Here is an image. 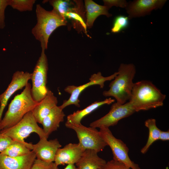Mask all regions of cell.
Wrapping results in <instances>:
<instances>
[{"label":"cell","mask_w":169,"mask_h":169,"mask_svg":"<svg viewBox=\"0 0 169 169\" xmlns=\"http://www.w3.org/2000/svg\"><path fill=\"white\" fill-rule=\"evenodd\" d=\"M58 100L51 90H48L45 97L34 107L32 111L37 123L41 124L43 119L51 110L57 106Z\"/></svg>","instance_id":"16"},{"label":"cell","mask_w":169,"mask_h":169,"mask_svg":"<svg viewBox=\"0 0 169 169\" xmlns=\"http://www.w3.org/2000/svg\"><path fill=\"white\" fill-rule=\"evenodd\" d=\"M31 73L28 72L17 71L13 74L12 79L6 90L0 95V122L4 110L8 100L17 90L25 87L30 79Z\"/></svg>","instance_id":"11"},{"label":"cell","mask_w":169,"mask_h":169,"mask_svg":"<svg viewBox=\"0 0 169 169\" xmlns=\"http://www.w3.org/2000/svg\"><path fill=\"white\" fill-rule=\"evenodd\" d=\"M28 83L23 91L15 95L0 122V131L11 127L18 122L25 114L32 111L38 103L34 100Z\"/></svg>","instance_id":"2"},{"label":"cell","mask_w":169,"mask_h":169,"mask_svg":"<svg viewBox=\"0 0 169 169\" xmlns=\"http://www.w3.org/2000/svg\"><path fill=\"white\" fill-rule=\"evenodd\" d=\"M145 125L148 129L149 132L146 143L141 151L142 154L146 153L151 145L155 141L159 140L161 131L156 126V120L154 119L151 118L145 121Z\"/></svg>","instance_id":"22"},{"label":"cell","mask_w":169,"mask_h":169,"mask_svg":"<svg viewBox=\"0 0 169 169\" xmlns=\"http://www.w3.org/2000/svg\"><path fill=\"white\" fill-rule=\"evenodd\" d=\"M64 169H77V168L74 164H70L67 165Z\"/></svg>","instance_id":"33"},{"label":"cell","mask_w":169,"mask_h":169,"mask_svg":"<svg viewBox=\"0 0 169 169\" xmlns=\"http://www.w3.org/2000/svg\"><path fill=\"white\" fill-rule=\"evenodd\" d=\"M61 147L57 139L49 141L46 139H40L37 143L33 144L32 150L35 153L37 159L52 162L54 161L58 149Z\"/></svg>","instance_id":"14"},{"label":"cell","mask_w":169,"mask_h":169,"mask_svg":"<svg viewBox=\"0 0 169 169\" xmlns=\"http://www.w3.org/2000/svg\"><path fill=\"white\" fill-rule=\"evenodd\" d=\"M118 72L107 76H102L101 73L99 72L97 74L92 75L89 79L90 81L88 83L79 86L74 85H69L66 87L64 91L70 95L69 98L68 100L64 101L62 104L59 106L63 110L67 106L74 105L76 107H79L80 100L79 97L81 94L86 88L91 85H98L100 87L103 88L104 86V83L107 81L113 79L117 75Z\"/></svg>","instance_id":"9"},{"label":"cell","mask_w":169,"mask_h":169,"mask_svg":"<svg viewBox=\"0 0 169 169\" xmlns=\"http://www.w3.org/2000/svg\"><path fill=\"white\" fill-rule=\"evenodd\" d=\"M129 18L123 15L116 16L114 18L111 32L117 33L127 28L129 25Z\"/></svg>","instance_id":"26"},{"label":"cell","mask_w":169,"mask_h":169,"mask_svg":"<svg viewBox=\"0 0 169 169\" xmlns=\"http://www.w3.org/2000/svg\"><path fill=\"white\" fill-rule=\"evenodd\" d=\"M103 169H130L123 163L113 159L106 162Z\"/></svg>","instance_id":"30"},{"label":"cell","mask_w":169,"mask_h":169,"mask_svg":"<svg viewBox=\"0 0 169 169\" xmlns=\"http://www.w3.org/2000/svg\"><path fill=\"white\" fill-rule=\"evenodd\" d=\"M166 0H137L128 3L126 8L129 19L144 16L153 10L161 8Z\"/></svg>","instance_id":"12"},{"label":"cell","mask_w":169,"mask_h":169,"mask_svg":"<svg viewBox=\"0 0 169 169\" xmlns=\"http://www.w3.org/2000/svg\"><path fill=\"white\" fill-rule=\"evenodd\" d=\"M100 129V135L111 150L113 160L123 163L129 168L141 169L137 164L130 159L129 149L125 143L115 137L109 128L102 127Z\"/></svg>","instance_id":"8"},{"label":"cell","mask_w":169,"mask_h":169,"mask_svg":"<svg viewBox=\"0 0 169 169\" xmlns=\"http://www.w3.org/2000/svg\"><path fill=\"white\" fill-rule=\"evenodd\" d=\"M159 140L162 141H168L169 140V131H161Z\"/></svg>","instance_id":"32"},{"label":"cell","mask_w":169,"mask_h":169,"mask_svg":"<svg viewBox=\"0 0 169 169\" xmlns=\"http://www.w3.org/2000/svg\"><path fill=\"white\" fill-rule=\"evenodd\" d=\"M166 97L151 82L142 80L134 83L129 101L138 112L162 106Z\"/></svg>","instance_id":"1"},{"label":"cell","mask_w":169,"mask_h":169,"mask_svg":"<svg viewBox=\"0 0 169 169\" xmlns=\"http://www.w3.org/2000/svg\"><path fill=\"white\" fill-rule=\"evenodd\" d=\"M30 169H59L54 162H48L36 158Z\"/></svg>","instance_id":"27"},{"label":"cell","mask_w":169,"mask_h":169,"mask_svg":"<svg viewBox=\"0 0 169 169\" xmlns=\"http://www.w3.org/2000/svg\"><path fill=\"white\" fill-rule=\"evenodd\" d=\"M41 55L31 73L30 79L32 82L31 92L33 98L38 103L46 96L48 90L46 86L48 64L45 53V49L43 43L41 42Z\"/></svg>","instance_id":"6"},{"label":"cell","mask_w":169,"mask_h":169,"mask_svg":"<svg viewBox=\"0 0 169 169\" xmlns=\"http://www.w3.org/2000/svg\"><path fill=\"white\" fill-rule=\"evenodd\" d=\"M35 0H9V6L20 12L32 10Z\"/></svg>","instance_id":"25"},{"label":"cell","mask_w":169,"mask_h":169,"mask_svg":"<svg viewBox=\"0 0 169 169\" xmlns=\"http://www.w3.org/2000/svg\"><path fill=\"white\" fill-rule=\"evenodd\" d=\"M85 150L79 143H69L58 149L54 162L58 166L75 164Z\"/></svg>","instance_id":"13"},{"label":"cell","mask_w":169,"mask_h":169,"mask_svg":"<svg viewBox=\"0 0 169 169\" xmlns=\"http://www.w3.org/2000/svg\"><path fill=\"white\" fill-rule=\"evenodd\" d=\"M74 4L69 12L65 15V18L71 20L75 28L81 30L87 33L86 19L84 17V12L83 5L81 1L74 0Z\"/></svg>","instance_id":"19"},{"label":"cell","mask_w":169,"mask_h":169,"mask_svg":"<svg viewBox=\"0 0 169 169\" xmlns=\"http://www.w3.org/2000/svg\"><path fill=\"white\" fill-rule=\"evenodd\" d=\"M65 116L63 110L60 106H56L43 119L41 124L44 133L48 138L52 133L58 130L60 123L64 121Z\"/></svg>","instance_id":"18"},{"label":"cell","mask_w":169,"mask_h":169,"mask_svg":"<svg viewBox=\"0 0 169 169\" xmlns=\"http://www.w3.org/2000/svg\"><path fill=\"white\" fill-rule=\"evenodd\" d=\"M9 0H0V29H3L5 26V10L9 6Z\"/></svg>","instance_id":"28"},{"label":"cell","mask_w":169,"mask_h":169,"mask_svg":"<svg viewBox=\"0 0 169 169\" xmlns=\"http://www.w3.org/2000/svg\"><path fill=\"white\" fill-rule=\"evenodd\" d=\"M104 6L109 9L113 6L121 8H126L128 3L124 0H103Z\"/></svg>","instance_id":"29"},{"label":"cell","mask_w":169,"mask_h":169,"mask_svg":"<svg viewBox=\"0 0 169 169\" xmlns=\"http://www.w3.org/2000/svg\"><path fill=\"white\" fill-rule=\"evenodd\" d=\"M86 12V25L87 28H91L96 18L101 15L109 17L112 14L108 12V8L105 6L100 5L91 0L84 1Z\"/></svg>","instance_id":"20"},{"label":"cell","mask_w":169,"mask_h":169,"mask_svg":"<svg viewBox=\"0 0 169 169\" xmlns=\"http://www.w3.org/2000/svg\"><path fill=\"white\" fill-rule=\"evenodd\" d=\"M49 2L53 9L65 20V14L71 10L74 4V1L73 2L69 0H51Z\"/></svg>","instance_id":"24"},{"label":"cell","mask_w":169,"mask_h":169,"mask_svg":"<svg viewBox=\"0 0 169 169\" xmlns=\"http://www.w3.org/2000/svg\"><path fill=\"white\" fill-rule=\"evenodd\" d=\"M115 100L109 98L102 101L95 102L84 109L78 110L68 115L66 122L74 124L81 123V120L85 116L101 106L105 104L110 105Z\"/></svg>","instance_id":"21"},{"label":"cell","mask_w":169,"mask_h":169,"mask_svg":"<svg viewBox=\"0 0 169 169\" xmlns=\"http://www.w3.org/2000/svg\"><path fill=\"white\" fill-rule=\"evenodd\" d=\"M65 126L75 131L79 141L78 143L85 150H93L98 153L107 146L96 128L86 127L81 123L74 124L67 122Z\"/></svg>","instance_id":"7"},{"label":"cell","mask_w":169,"mask_h":169,"mask_svg":"<svg viewBox=\"0 0 169 169\" xmlns=\"http://www.w3.org/2000/svg\"><path fill=\"white\" fill-rule=\"evenodd\" d=\"M118 72L110 84L109 90L104 91L103 95L105 97H113L117 103L123 104L130 98L136 69L133 64H121Z\"/></svg>","instance_id":"3"},{"label":"cell","mask_w":169,"mask_h":169,"mask_svg":"<svg viewBox=\"0 0 169 169\" xmlns=\"http://www.w3.org/2000/svg\"><path fill=\"white\" fill-rule=\"evenodd\" d=\"M136 112L129 101L123 104L116 102L111 106L109 112L103 117L92 122L90 126L95 128L102 127L108 128L116 125L122 119L128 117Z\"/></svg>","instance_id":"10"},{"label":"cell","mask_w":169,"mask_h":169,"mask_svg":"<svg viewBox=\"0 0 169 169\" xmlns=\"http://www.w3.org/2000/svg\"><path fill=\"white\" fill-rule=\"evenodd\" d=\"M35 12L37 23L31 33L36 40L44 43L46 49L51 34L59 27L66 25L67 20L54 9L47 11L39 4L36 5Z\"/></svg>","instance_id":"4"},{"label":"cell","mask_w":169,"mask_h":169,"mask_svg":"<svg viewBox=\"0 0 169 169\" xmlns=\"http://www.w3.org/2000/svg\"><path fill=\"white\" fill-rule=\"evenodd\" d=\"M13 141L8 136L0 133V153L5 149Z\"/></svg>","instance_id":"31"},{"label":"cell","mask_w":169,"mask_h":169,"mask_svg":"<svg viewBox=\"0 0 169 169\" xmlns=\"http://www.w3.org/2000/svg\"><path fill=\"white\" fill-rule=\"evenodd\" d=\"M36 158L32 150L27 155L17 157L0 153V169H30Z\"/></svg>","instance_id":"15"},{"label":"cell","mask_w":169,"mask_h":169,"mask_svg":"<svg viewBox=\"0 0 169 169\" xmlns=\"http://www.w3.org/2000/svg\"><path fill=\"white\" fill-rule=\"evenodd\" d=\"M106 161L100 157L98 153L91 149H86L75 163L77 169H103Z\"/></svg>","instance_id":"17"},{"label":"cell","mask_w":169,"mask_h":169,"mask_svg":"<svg viewBox=\"0 0 169 169\" xmlns=\"http://www.w3.org/2000/svg\"><path fill=\"white\" fill-rule=\"evenodd\" d=\"M33 116L32 111L27 113L17 123L9 128L0 131V133L5 135L13 141L22 143L32 150L33 144L28 143L25 139L32 133H35L40 139H48L43 128L40 127Z\"/></svg>","instance_id":"5"},{"label":"cell","mask_w":169,"mask_h":169,"mask_svg":"<svg viewBox=\"0 0 169 169\" xmlns=\"http://www.w3.org/2000/svg\"><path fill=\"white\" fill-rule=\"evenodd\" d=\"M32 151L24 144L15 141L0 153L11 157H17L27 155Z\"/></svg>","instance_id":"23"}]
</instances>
